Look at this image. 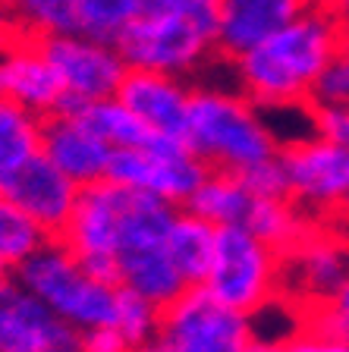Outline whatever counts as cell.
Wrapping results in <instances>:
<instances>
[{
	"label": "cell",
	"instance_id": "cell-23",
	"mask_svg": "<svg viewBox=\"0 0 349 352\" xmlns=\"http://www.w3.org/2000/svg\"><path fill=\"white\" fill-rule=\"evenodd\" d=\"M145 0H73L76 32L116 44L123 32L142 16Z\"/></svg>",
	"mask_w": 349,
	"mask_h": 352
},
{
	"label": "cell",
	"instance_id": "cell-21",
	"mask_svg": "<svg viewBox=\"0 0 349 352\" xmlns=\"http://www.w3.org/2000/svg\"><path fill=\"white\" fill-rule=\"evenodd\" d=\"M70 113H79L114 151L116 148H145L154 142V132L148 129V126L142 123L116 95L104 98V101L82 104V107L70 110Z\"/></svg>",
	"mask_w": 349,
	"mask_h": 352
},
{
	"label": "cell",
	"instance_id": "cell-31",
	"mask_svg": "<svg viewBox=\"0 0 349 352\" xmlns=\"http://www.w3.org/2000/svg\"><path fill=\"white\" fill-rule=\"evenodd\" d=\"M76 352H136V349L116 327H95L79 333Z\"/></svg>",
	"mask_w": 349,
	"mask_h": 352
},
{
	"label": "cell",
	"instance_id": "cell-11",
	"mask_svg": "<svg viewBox=\"0 0 349 352\" xmlns=\"http://www.w3.org/2000/svg\"><path fill=\"white\" fill-rule=\"evenodd\" d=\"M41 47L63 85L60 110H76L82 104L114 98L129 73V63L123 60L116 44L88 38L82 32L47 35L41 38Z\"/></svg>",
	"mask_w": 349,
	"mask_h": 352
},
{
	"label": "cell",
	"instance_id": "cell-17",
	"mask_svg": "<svg viewBox=\"0 0 349 352\" xmlns=\"http://www.w3.org/2000/svg\"><path fill=\"white\" fill-rule=\"evenodd\" d=\"M41 154L57 170H63L73 183H79L85 189V186H95L101 179H107L114 148L79 113L60 110V113L44 120Z\"/></svg>",
	"mask_w": 349,
	"mask_h": 352
},
{
	"label": "cell",
	"instance_id": "cell-22",
	"mask_svg": "<svg viewBox=\"0 0 349 352\" xmlns=\"http://www.w3.org/2000/svg\"><path fill=\"white\" fill-rule=\"evenodd\" d=\"M44 117L0 98V176L41 154Z\"/></svg>",
	"mask_w": 349,
	"mask_h": 352
},
{
	"label": "cell",
	"instance_id": "cell-24",
	"mask_svg": "<svg viewBox=\"0 0 349 352\" xmlns=\"http://www.w3.org/2000/svg\"><path fill=\"white\" fill-rule=\"evenodd\" d=\"M47 239H54V236L44 233L7 195H0V261L7 264L10 271L16 274V267L22 261H29Z\"/></svg>",
	"mask_w": 349,
	"mask_h": 352
},
{
	"label": "cell",
	"instance_id": "cell-4",
	"mask_svg": "<svg viewBox=\"0 0 349 352\" xmlns=\"http://www.w3.org/2000/svg\"><path fill=\"white\" fill-rule=\"evenodd\" d=\"M13 277L76 333L110 327L123 299V286L88 271L60 239L44 242L29 261L16 267Z\"/></svg>",
	"mask_w": 349,
	"mask_h": 352
},
{
	"label": "cell",
	"instance_id": "cell-5",
	"mask_svg": "<svg viewBox=\"0 0 349 352\" xmlns=\"http://www.w3.org/2000/svg\"><path fill=\"white\" fill-rule=\"evenodd\" d=\"M116 47L129 69H154L189 82H198L214 66H224L214 22L176 10L145 7L116 41Z\"/></svg>",
	"mask_w": 349,
	"mask_h": 352
},
{
	"label": "cell",
	"instance_id": "cell-33",
	"mask_svg": "<svg viewBox=\"0 0 349 352\" xmlns=\"http://www.w3.org/2000/svg\"><path fill=\"white\" fill-rule=\"evenodd\" d=\"M16 35H22V25H19V16H16L13 3L10 0H0V47L10 44Z\"/></svg>",
	"mask_w": 349,
	"mask_h": 352
},
{
	"label": "cell",
	"instance_id": "cell-36",
	"mask_svg": "<svg viewBox=\"0 0 349 352\" xmlns=\"http://www.w3.org/2000/svg\"><path fill=\"white\" fill-rule=\"evenodd\" d=\"M136 352H170L167 346L160 343V340H151V343H145V346H138Z\"/></svg>",
	"mask_w": 349,
	"mask_h": 352
},
{
	"label": "cell",
	"instance_id": "cell-15",
	"mask_svg": "<svg viewBox=\"0 0 349 352\" xmlns=\"http://www.w3.org/2000/svg\"><path fill=\"white\" fill-rule=\"evenodd\" d=\"M318 0H220L218 3V54L220 63H233L255 44L268 41L274 32L286 29Z\"/></svg>",
	"mask_w": 349,
	"mask_h": 352
},
{
	"label": "cell",
	"instance_id": "cell-13",
	"mask_svg": "<svg viewBox=\"0 0 349 352\" xmlns=\"http://www.w3.org/2000/svg\"><path fill=\"white\" fill-rule=\"evenodd\" d=\"M0 195H7L44 233L57 239L73 217L82 186L54 167L44 154H35L16 170H10L7 176H0Z\"/></svg>",
	"mask_w": 349,
	"mask_h": 352
},
{
	"label": "cell",
	"instance_id": "cell-27",
	"mask_svg": "<svg viewBox=\"0 0 349 352\" xmlns=\"http://www.w3.org/2000/svg\"><path fill=\"white\" fill-rule=\"evenodd\" d=\"M286 352H349V337L337 333V330L324 327L318 321L296 315L293 311V324L284 333Z\"/></svg>",
	"mask_w": 349,
	"mask_h": 352
},
{
	"label": "cell",
	"instance_id": "cell-29",
	"mask_svg": "<svg viewBox=\"0 0 349 352\" xmlns=\"http://www.w3.org/2000/svg\"><path fill=\"white\" fill-rule=\"evenodd\" d=\"M306 120L312 132L349 148V104H312L306 110Z\"/></svg>",
	"mask_w": 349,
	"mask_h": 352
},
{
	"label": "cell",
	"instance_id": "cell-8",
	"mask_svg": "<svg viewBox=\"0 0 349 352\" xmlns=\"http://www.w3.org/2000/svg\"><path fill=\"white\" fill-rule=\"evenodd\" d=\"M211 167L182 139L154 135L145 148H116L110 157L107 179L129 189L148 192L173 208H186L198 186L208 179Z\"/></svg>",
	"mask_w": 349,
	"mask_h": 352
},
{
	"label": "cell",
	"instance_id": "cell-10",
	"mask_svg": "<svg viewBox=\"0 0 349 352\" xmlns=\"http://www.w3.org/2000/svg\"><path fill=\"white\" fill-rule=\"evenodd\" d=\"M349 280V227L315 220L302 239L284 252V302L293 311L328 302Z\"/></svg>",
	"mask_w": 349,
	"mask_h": 352
},
{
	"label": "cell",
	"instance_id": "cell-30",
	"mask_svg": "<svg viewBox=\"0 0 349 352\" xmlns=\"http://www.w3.org/2000/svg\"><path fill=\"white\" fill-rule=\"evenodd\" d=\"M296 315L308 318V321H318V324H324V327L343 333V337H349V280L328 302H318V305L306 308V311H296Z\"/></svg>",
	"mask_w": 349,
	"mask_h": 352
},
{
	"label": "cell",
	"instance_id": "cell-1",
	"mask_svg": "<svg viewBox=\"0 0 349 352\" xmlns=\"http://www.w3.org/2000/svg\"><path fill=\"white\" fill-rule=\"evenodd\" d=\"M343 25L315 3L286 29L274 32L268 41L224 63L233 85L248 95L271 117L277 113H306L315 101V88L343 41Z\"/></svg>",
	"mask_w": 349,
	"mask_h": 352
},
{
	"label": "cell",
	"instance_id": "cell-28",
	"mask_svg": "<svg viewBox=\"0 0 349 352\" xmlns=\"http://www.w3.org/2000/svg\"><path fill=\"white\" fill-rule=\"evenodd\" d=\"M312 104H349V32L343 35L330 63L324 66Z\"/></svg>",
	"mask_w": 349,
	"mask_h": 352
},
{
	"label": "cell",
	"instance_id": "cell-34",
	"mask_svg": "<svg viewBox=\"0 0 349 352\" xmlns=\"http://www.w3.org/2000/svg\"><path fill=\"white\" fill-rule=\"evenodd\" d=\"M242 352H286V343H284V337H268V333L258 330Z\"/></svg>",
	"mask_w": 349,
	"mask_h": 352
},
{
	"label": "cell",
	"instance_id": "cell-26",
	"mask_svg": "<svg viewBox=\"0 0 349 352\" xmlns=\"http://www.w3.org/2000/svg\"><path fill=\"white\" fill-rule=\"evenodd\" d=\"M160 311H164V308H158L154 302H148L145 296H138V293H132V289H126V286H123L120 311H116V321L110 324V327H116L126 340H129L132 349H138V346H145V343H151V340H158V333H160Z\"/></svg>",
	"mask_w": 349,
	"mask_h": 352
},
{
	"label": "cell",
	"instance_id": "cell-16",
	"mask_svg": "<svg viewBox=\"0 0 349 352\" xmlns=\"http://www.w3.org/2000/svg\"><path fill=\"white\" fill-rule=\"evenodd\" d=\"M195 82L180 76L154 73V69H129L116 98L136 113L154 135L186 142L189 101Z\"/></svg>",
	"mask_w": 349,
	"mask_h": 352
},
{
	"label": "cell",
	"instance_id": "cell-20",
	"mask_svg": "<svg viewBox=\"0 0 349 352\" xmlns=\"http://www.w3.org/2000/svg\"><path fill=\"white\" fill-rule=\"evenodd\" d=\"M116 283L132 289V293L145 296L148 302H154L158 308H167L170 302L180 299L189 286L180 277V271L173 267L167 249L154 245V249H142L136 255L123 258L116 267Z\"/></svg>",
	"mask_w": 349,
	"mask_h": 352
},
{
	"label": "cell",
	"instance_id": "cell-32",
	"mask_svg": "<svg viewBox=\"0 0 349 352\" xmlns=\"http://www.w3.org/2000/svg\"><path fill=\"white\" fill-rule=\"evenodd\" d=\"M218 3L220 0H145V7L176 10V13H189V16H198V19H208V22L218 19Z\"/></svg>",
	"mask_w": 349,
	"mask_h": 352
},
{
	"label": "cell",
	"instance_id": "cell-3",
	"mask_svg": "<svg viewBox=\"0 0 349 352\" xmlns=\"http://www.w3.org/2000/svg\"><path fill=\"white\" fill-rule=\"evenodd\" d=\"M186 145L211 170L248 173L280 157L284 135L277 120L240 88L198 79L192 85Z\"/></svg>",
	"mask_w": 349,
	"mask_h": 352
},
{
	"label": "cell",
	"instance_id": "cell-12",
	"mask_svg": "<svg viewBox=\"0 0 349 352\" xmlns=\"http://www.w3.org/2000/svg\"><path fill=\"white\" fill-rule=\"evenodd\" d=\"M79 333L19 280L0 277V352H76Z\"/></svg>",
	"mask_w": 349,
	"mask_h": 352
},
{
	"label": "cell",
	"instance_id": "cell-19",
	"mask_svg": "<svg viewBox=\"0 0 349 352\" xmlns=\"http://www.w3.org/2000/svg\"><path fill=\"white\" fill-rule=\"evenodd\" d=\"M262 192L252 189L242 173H226V170H211L208 179L198 186L192 201L186 208L211 220L214 227H240L246 230L255 205Z\"/></svg>",
	"mask_w": 349,
	"mask_h": 352
},
{
	"label": "cell",
	"instance_id": "cell-35",
	"mask_svg": "<svg viewBox=\"0 0 349 352\" xmlns=\"http://www.w3.org/2000/svg\"><path fill=\"white\" fill-rule=\"evenodd\" d=\"M318 3L340 22L343 32H349V0H318Z\"/></svg>",
	"mask_w": 349,
	"mask_h": 352
},
{
	"label": "cell",
	"instance_id": "cell-14",
	"mask_svg": "<svg viewBox=\"0 0 349 352\" xmlns=\"http://www.w3.org/2000/svg\"><path fill=\"white\" fill-rule=\"evenodd\" d=\"M0 98L22 104L38 117H54L63 107V85L41 47V38L22 32L0 47Z\"/></svg>",
	"mask_w": 349,
	"mask_h": 352
},
{
	"label": "cell",
	"instance_id": "cell-25",
	"mask_svg": "<svg viewBox=\"0 0 349 352\" xmlns=\"http://www.w3.org/2000/svg\"><path fill=\"white\" fill-rule=\"evenodd\" d=\"M13 10L19 16L22 32H29V35L47 38L76 32L73 0H16Z\"/></svg>",
	"mask_w": 349,
	"mask_h": 352
},
{
	"label": "cell",
	"instance_id": "cell-9",
	"mask_svg": "<svg viewBox=\"0 0 349 352\" xmlns=\"http://www.w3.org/2000/svg\"><path fill=\"white\" fill-rule=\"evenodd\" d=\"M255 333V318L226 308L204 286H189L160 311L158 340L170 352H242Z\"/></svg>",
	"mask_w": 349,
	"mask_h": 352
},
{
	"label": "cell",
	"instance_id": "cell-6",
	"mask_svg": "<svg viewBox=\"0 0 349 352\" xmlns=\"http://www.w3.org/2000/svg\"><path fill=\"white\" fill-rule=\"evenodd\" d=\"M202 286L226 308L258 321L284 305V252L248 230L218 227V249Z\"/></svg>",
	"mask_w": 349,
	"mask_h": 352
},
{
	"label": "cell",
	"instance_id": "cell-7",
	"mask_svg": "<svg viewBox=\"0 0 349 352\" xmlns=\"http://www.w3.org/2000/svg\"><path fill=\"white\" fill-rule=\"evenodd\" d=\"M286 198L318 223L349 227V148L308 129L280 148Z\"/></svg>",
	"mask_w": 349,
	"mask_h": 352
},
{
	"label": "cell",
	"instance_id": "cell-18",
	"mask_svg": "<svg viewBox=\"0 0 349 352\" xmlns=\"http://www.w3.org/2000/svg\"><path fill=\"white\" fill-rule=\"evenodd\" d=\"M170 261L186 280V286H202L214 261V249H218V227L211 220H204L202 214L180 208L167 230V242H164Z\"/></svg>",
	"mask_w": 349,
	"mask_h": 352
},
{
	"label": "cell",
	"instance_id": "cell-2",
	"mask_svg": "<svg viewBox=\"0 0 349 352\" xmlns=\"http://www.w3.org/2000/svg\"><path fill=\"white\" fill-rule=\"evenodd\" d=\"M176 211L180 208L148 192L101 179L82 189L73 217L57 239L88 271L116 283V267L123 258L167 242Z\"/></svg>",
	"mask_w": 349,
	"mask_h": 352
}]
</instances>
